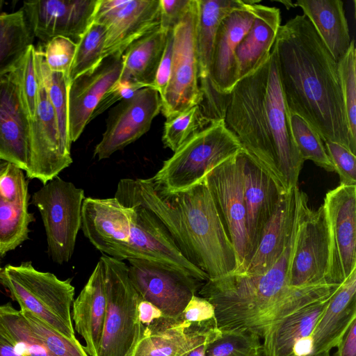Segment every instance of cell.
Returning <instances> with one entry per match:
<instances>
[{"mask_svg": "<svg viewBox=\"0 0 356 356\" xmlns=\"http://www.w3.org/2000/svg\"><path fill=\"white\" fill-rule=\"evenodd\" d=\"M273 47L289 113L302 118L323 142L339 143L355 154L337 61L307 17L297 15L281 25Z\"/></svg>", "mask_w": 356, "mask_h": 356, "instance_id": "cell-1", "label": "cell"}, {"mask_svg": "<svg viewBox=\"0 0 356 356\" xmlns=\"http://www.w3.org/2000/svg\"><path fill=\"white\" fill-rule=\"evenodd\" d=\"M224 120L243 149L282 194L298 186L304 160L291 134L273 47L259 67L236 82Z\"/></svg>", "mask_w": 356, "mask_h": 356, "instance_id": "cell-2", "label": "cell"}, {"mask_svg": "<svg viewBox=\"0 0 356 356\" xmlns=\"http://www.w3.org/2000/svg\"><path fill=\"white\" fill-rule=\"evenodd\" d=\"M115 197L125 207L140 206L163 224L183 256L209 280L237 270L235 250L204 181L168 192L152 178L122 179Z\"/></svg>", "mask_w": 356, "mask_h": 356, "instance_id": "cell-3", "label": "cell"}, {"mask_svg": "<svg viewBox=\"0 0 356 356\" xmlns=\"http://www.w3.org/2000/svg\"><path fill=\"white\" fill-rule=\"evenodd\" d=\"M300 214V198L296 195L290 240L268 270L259 275L232 273L203 284L198 293L213 306L219 330H249L262 339L267 330L282 318L337 289L339 284L328 283L300 287L288 284Z\"/></svg>", "mask_w": 356, "mask_h": 356, "instance_id": "cell-4", "label": "cell"}, {"mask_svg": "<svg viewBox=\"0 0 356 356\" xmlns=\"http://www.w3.org/2000/svg\"><path fill=\"white\" fill-rule=\"evenodd\" d=\"M0 283L19 304L20 310L30 312L64 337L76 339L71 314L74 300L71 279L61 280L25 261L1 269Z\"/></svg>", "mask_w": 356, "mask_h": 356, "instance_id": "cell-5", "label": "cell"}, {"mask_svg": "<svg viewBox=\"0 0 356 356\" xmlns=\"http://www.w3.org/2000/svg\"><path fill=\"white\" fill-rule=\"evenodd\" d=\"M242 149L225 120H215L186 141L152 179L166 191H182L202 181L210 170Z\"/></svg>", "mask_w": 356, "mask_h": 356, "instance_id": "cell-6", "label": "cell"}, {"mask_svg": "<svg viewBox=\"0 0 356 356\" xmlns=\"http://www.w3.org/2000/svg\"><path fill=\"white\" fill-rule=\"evenodd\" d=\"M106 308L98 356H133L145 327L138 317L141 298L132 285L128 265L104 254Z\"/></svg>", "mask_w": 356, "mask_h": 356, "instance_id": "cell-7", "label": "cell"}, {"mask_svg": "<svg viewBox=\"0 0 356 356\" xmlns=\"http://www.w3.org/2000/svg\"><path fill=\"white\" fill-rule=\"evenodd\" d=\"M84 198L82 188L58 176L32 196L44 224L49 254L58 264L67 262L74 253Z\"/></svg>", "mask_w": 356, "mask_h": 356, "instance_id": "cell-8", "label": "cell"}, {"mask_svg": "<svg viewBox=\"0 0 356 356\" xmlns=\"http://www.w3.org/2000/svg\"><path fill=\"white\" fill-rule=\"evenodd\" d=\"M197 15V1L191 0L184 16L173 29L171 74L160 97L161 111L166 120L200 106L202 101L195 43Z\"/></svg>", "mask_w": 356, "mask_h": 356, "instance_id": "cell-9", "label": "cell"}, {"mask_svg": "<svg viewBox=\"0 0 356 356\" xmlns=\"http://www.w3.org/2000/svg\"><path fill=\"white\" fill-rule=\"evenodd\" d=\"M130 281L143 300L156 307L165 318H180L204 282L165 263L128 259Z\"/></svg>", "mask_w": 356, "mask_h": 356, "instance_id": "cell-10", "label": "cell"}, {"mask_svg": "<svg viewBox=\"0 0 356 356\" xmlns=\"http://www.w3.org/2000/svg\"><path fill=\"white\" fill-rule=\"evenodd\" d=\"M259 3L250 0L227 15L218 28L210 68L211 101L204 116L207 123L225 118L228 97L236 84V50L253 23Z\"/></svg>", "mask_w": 356, "mask_h": 356, "instance_id": "cell-11", "label": "cell"}, {"mask_svg": "<svg viewBox=\"0 0 356 356\" xmlns=\"http://www.w3.org/2000/svg\"><path fill=\"white\" fill-rule=\"evenodd\" d=\"M322 204L328 243L325 280L341 284L356 269V185L339 184Z\"/></svg>", "mask_w": 356, "mask_h": 356, "instance_id": "cell-12", "label": "cell"}, {"mask_svg": "<svg viewBox=\"0 0 356 356\" xmlns=\"http://www.w3.org/2000/svg\"><path fill=\"white\" fill-rule=\"evenodd\" d=\"M242 151L213 168L204 179L235 250L238 259L235 272L243 267L247 248Z\"/></svg>", "mask_w": 356, "mask_h": 356, "instance_id": "cell-13", "label": "cell"}, {"mask_svg": "<svg viewBox=\"0 0 356 356\" xmlns=\"http://www.w3.org/2000/svg\"><path fill=\"white\" fill-rule=\"evenodd\" d=\"M92 22L106 28L103 58L122 56L132 43L160 26V0H98Z\"/></svg>", "mask_w": 356, "mask_h": 356, "instance_id": "cell-14", "label": "cell"}, {"mask_svg": "<svg viewBox=\"0 0 356 356\" xmlns=\"http://www.w3.org/2000/svg\"><path fill=\"white\" fill-rule=\"evenodd\" d=\"M300 200V219L289 269L288 284L292 287L327 283L328 243L323 207L310 208L302 190Z\"/></svg>", "mask_w": 356, "mask_h": 356, "instance_id": "cell-15", "label": "cell"}, {"mask_svg": "<svg viewBox=\"0 0 356 356\" xmlns=\"http://www.w3.org/2000/svg\"><path fill=\"white\" fill-rule=\"evenodd\" d=\"M131 208L129 239L118 250L113 258L162 262L175 266L203 282L209 280L204 272L183 256L169 232L152 211L140 206Z\"/></svg>", "mask_w": 356, "mask_h": 356, "instance_id": "cell-16", "label": "cell"}, {"mask_svg": "<svg viewBox=\"0 0 356 356\" xmlns=\"http://www.w3.org/2000/svg\"><path fill=\"white\" fill-rule=\"evenodd\" d=\"M161 109L159 93L152 87L138 90L111 111L102 138L94 150L99 160L109 158L149 131Z\"/></svg>", "mask_w": 356, "mask_h": 356, "instance_id": "cell-17", "label": "cell"}, {"mask_svg": "<svg viewBox=\"0 0 356 356\" xmlns=\"http://www.w3.org/2000/svg\"><path fill=\"white\" fill-rule=\"evenodd\" d=\"M35 66L39 97L35 115L31 120L30 152L26 174L29 179H38L44 185L67 168L72 159L62 148L56 115L36 63Z\"/></svg>", "mask_w": 356, "mask_h": 356, "instance_id": "cell-18", "label": "cell"}, {"mask_svg": "<svg viewBox=\"0 0 356 356\" xmlns=\"http://www.w3.org/2000/svg\"><path fill=\"white\" fill-rule=\"evenodd\" d=\"M98 0L25 1L21 8L34 38L43 44L56 37L77 43L92 23Z\"/></svg>", "mask_w": 356, "mask_h": 356, "instance_id": "cell-19", "label": "cell"}, {"mask_svg": "<svg viewBox=\"0 0 356 356\" xmlns=\"http://www.w3.org/2000/svg\"><path fill=\"white\" fill-rule=\"evenodd\" d=\"M122 58H105L94 70L80 75L68 84V128L71 142H75L104 94L119 80Z\"/></svg>", "mask_w": 356, "mask_h": 356, "instance_id": "cell-20", "label": "cell"}, {"mask_svg": "<svg viewBox=\"0 0 356 356\" xmlns=\"http://www.w3.org/2000/svg\"><path fill=\"white\" fill-rule=\"evenodd\" d=\"M31 118L13 71L0 75V160L26 171L30 152Z\"/></svg>", "mask_w": 356, "mask_h": 356, "instance_id": "cell-21", "label": "cell"}, {"mask_svg": "<svg viewBox=\"0 0 356 356\" xmlns=\"http://www.w3.org/2000/svg\"><path fill=\"white\" fill-rule=\"evenodd\" d=\"M133 209L115 197H85L81 207V228L84 236L103 254L113 257L130 236Z\"/></svg>", "mask_w": 356, "mask_h": 356, "instance_id": "cell-22", "label": "cell"}, {"mask_svg": "<svg viewBox=\"0 0 356 356\" xmlns=\"http://www.w3.org/2000/svg\"><path fill=\"white\" fill-rule=\"evenodd\" d=\"M242 162L247 248L243 267L236 273L241 272L246 266L259 243L264 228L276 210L282 195L272 179L243 149Z\"/></svg>", "mask_w": 356, "mask_h": 356, "instance_id": "cell-23", "label": "cell"}, {"mask_svg": "<svg viewBox=\"0 0 356 356\" xmlns=\"http://www.w3.org/2000/svg\"><path fill=\"white\" fill-rule=\"evenodd\" d=\"M332 295L307 305L271 325L261 339L264 356L313 354L312 333Z\"/></svg>", "mask_w": 356, "mask_h": 356, "instance_id": "cell-24", "label": "cell"}, {"mask_svg": "<svg viewBox=\"0 0 356 356\" xmlns=\"http://www.w3.org/2000/svg\"><path fill=\"white\" fill-rule=\"evenodd\" d=\"M216 321L190 323L163 316L145 326L133 356H181L200 341L220 333Z\"/></svg>", "mask_w": 356, "mask_h": 356, "instance_id": "cell-25", "label": "cell"}, {"mask_svg": "<svg viewBox=\"0 0 356 356\" xmlns=\"http://www.w3.org/2000/svg\"><path fill=\"white\" fill-rule=\"evenodd\" d=\"M198 15L195 43L199 86L202 101L199 106L204 118L211 101L210 68L216 33L222 21L250 0H197Z\"/></svg>", "mask_w": 356, "mask_h": 356, "instance_id": "cell-26", "label": "cell"}, {"mask_svg": "<svg viewBox=\"0 0 356 356\" xmlns=\"http://www.w3.org/2000/svg\"><path fill=\"white\" fill-rule=\"evenodd\" d=\"M106 308L104 270L99 259L87 283L72 303L74 329L85 341L89 356H98Z\"/></svg>", "mask_w": 356, "mask_h": 356, "instance_id": "cell-27", "label": "cell"}, {"mask_svg": "<svg viewBox=\"0 0 356 356\" xmlns=\"http://www.w3.org/2000/svg\"><path fill=\"white\" fill-rule=\"evenodd\" d=\"M297 187L282 195L276 210L264 228L254 252L245 268L239 273L261 274L268 270L281 256L293 230Z\"/></svg>", "mask_w": 356, "mask_h": 356, "instance_id": "cell-28", "label": "cell"}, {"mask_svg": "<svg viewBox=\"0 0 356 356\" xmlns=\"http://www.w3.org/2000/svg\"><path fill=\"white\" fill-rule=\"evenodd\" d=\"M356 269L331 296L314 329L313 353L330 351L340 342L356 319Z\"/></svg>", "mask_w": 356, "mask_h": 356, "instance_id": "cell-29", "label": "cell"}, {"mask_svg": "<svg viewBox=\"0 0 356 356\" xmlns=\"http://www.w3.org/2000/svg\"><path fill=\"white\" fill-rule=\"evenodd\" d=\"M281 26L280 10L257 3L253 23L235 53L236 83L264 62L270 55Z\"/></svg>", "mask_w": 356, "mask_h": 356, "instance_id": "cell-30", "label": "cell"}, {"mask_svg": "<svg viewBox=\"0 0 356 356\" xmlns=\"http://www.w3.org/2000/svg\"><path fill=\"white\" fill-rule=\"evenodd\" d=\"M303 14L312 24L334 58L338 61L348 51L351 38L343 2L341 0H298Z\"/></svg>", "mask_w": 356, "mask_h": 356, "instance_id": "cell-31", "label": "cell"}, {"mask_svg": "<svg viewBox=\"0 0 356 356\" xmlns=\"http://www.w3.org/2000/svg\"><path fill=\"white\" fill-rule=\"evenodd\" d=\"M168 31L159 26L132 43L122 56V69L119 79L153 88Z\"/></svg>", "mask_w": 356, "mask_h": 356, "instance_id": "cell-32", "label": "cell"}, {"mask_svg": "<svg viewBox=\"0 0 356 356\" xmlns=\"http://www.w3.org/2000/svg\"><path fill=\"white\" fill-rule=\"evenodd\" d=\"M34 38L21 8L0 14V75L14 70Z\"/></svg>", "mask_w": 356, "mask_h": 356, "instance_id": "cell-33", "label": "cell"}, {"mask_svg": "<svg viewBox=\"0 0 356 356\" xmlns=\"http://www.w3.org/2000/svg\"><path fill=\"white\" fill-rule=\"evenodd\" d=\"M35 63L54 108L63 149L70 154L67 108V75L49 70L44 58L43 46L35 49Z\"/></svg>", "mask_w": 356, "mask_h": 356, "instance_id": "cell-34", "label": "cell"}, {"mask_svg": "<svg viewBox=\"0 0 356 356\" xmlns=\"http://www.w3.org/2000/svg\"><path fill=\"white\" fill-rule=\"evenodd\" d=\"M0 337L22 356H54L32 331L20 310L10 302L0 305Z\"/></svg>", "mask_w": 356, "mask_h": 356, "instance_id": "cell-35", "label": "cell"}, {"mask_svg": "<svg viewBox=\"0 0 356 356\" xmlns=\"http://www.w3.org/2000/svg\"><path fill=\"white\" fill-rule=\"evenodd\" d=\"M34 219L27 207L12 204L0 197V256L29 238V225Z\"/></svg>", "mask_w": 356, "mask_h": 356, "instance_id": "cell-36", "label": "cell"}, {"mask_svg": "<svg viewBox=\"0 0 356 356\" xmlns=\"http://www.w3.org/2000/svg\"><path fill=\"white\" fill-rule=\"evenodd\" d=\"M105 38V26L92 22L76 43V53L68 73V83L99 65L104 59Z\"/></svg>", "mask_w": 356, "mask_h": 356, "instance_id": "cell-37", "label": "cell"}, {"mask_svg": "<svg viewBox=\"0 0 356 356\" xmlns=\"http://www.w3.org/2000/svg\"><path fill=\"white\" fill-rule=\"evenodd\" d=\"M289 121L293 138L304 161L309 160L327 171H334L319 134L297 114L289 113Z\"/></svg>", "mask_w": 356, "mask_h": 356, "instance_id": "cell-38", "label": "cell"}, {"mask_svg": "<svg viewBox=\"0 0 356 356\" xmlns=\"http://www.w3.org/2000/svg\"><path fill=\"white\" fill-rule=\"evenodd\" d=\"M261 337L249 330H224L207 346L205 356H264Z\"/></svg>", "mask_w": 356, "mask_h": 356, "instance_id": "cell-39", "label": "cell"}, {"mask_svg": "<svg viewBox=\"0 0 356 356\" xmlns=\"http://www.w3.org/2000/svg\"><path fill=\"white\" fill-rule=\"evenodd\" d=\"M200 108L195 106L166 120L162 136L165 147L177 151L186 141L198 131L206 127Z\"/></svg>", "mask_w": 356, "mask_h": 356, "instance_id": "cell-40", "label": "cell"}, {"mask_svg": "<svg viewBox=\"0 0 356 356\" xmlns=\"http://www.w3.org/2000/svg\"><path fill=\"white\" fill-rule=\"evenodd\" d=\"M345 112L352 138L356 140V50L354 40L337 61Z\"/></svg>", "mask_w": 356, "mask_h": 356, "instance_id": "cell-41", "label": "cell"}, {"mask_svg": "<svg viewBox=\"0 0 356 356\" xmlns=\"http://www.w3.org/2000/svg\"><path fill=\"white\" fill-rule=\"evenodd\" d=\"M35 48L30 45L13 70L23 104L33 118L39 97V80L35 66Z\"/></svg>", "mask_w": 356, "mask_h": 356, "instance_id": "cell-42", "label": "cell"}, {"mask_svg": "<svg viewBox=\"0 0 356 356\" xmlns=\"http://www.w3.org/2000/svg\"><path fill=\"white\" fill-rule=\"evenodd\" d=\"M20 312L32 331L54 356H89L78 339L64 337L27 311Z\"/></svg>", "mask_w": 356, "mask_h": 356, "instance_id": "cell-43", "label": "cell"}, {"mask_svg": "<svg viewBox=\"0 0 356 356\" xmlns=\"http://www.w3.org/2000/svg\"><path fill=\"white\" fill-rule=\"evenodd\" d=\"M77 44L65 37H56L43 45L45 63L49 70L67 75L76 53Z\"/></svg>", "mask_w": 356, "mask_h": 356, "instance_id": "cell-44", "label": "cell"}, {"mask_svg": "<svg viewBox=\"0 0 356 356\" xmlns=\"http://www.w3.org/2000/svg\"><path fill=\"white\" fill-rule=\"evenodd\" d=\"M0 197L12 204L28 207V188L23 170L13 163H8L0 176Z\"/></svg>", "mask_w": 356, "mask_h": 356, "instance_id": "cell-45", "label": "cell"}, {"mask_svg": "<svg viewBox=\"0 0 356 356\" xmlns=\"http://www.w3.org/2000/svg\"><path fill=\"white\" fill-rule=\"evenodd\" d=\"M324 145L334 170L339 175L340 184L356 185V156L344 145L324 141Z\"/></svg>", "mask_w": 356, "mask_h": 356, "instance_id": "cell-46", "label": "cell"}, {"mask_svg": "<svg viewBox=\"0 0 356 356\" xmlns=\"http://www.w3.org/2000/svg\"><path fill=\"white\" fill-rule=\"evenodd\" d=\"M147 86L127 80H118L103 96L95 108L90 121L118 102L132 97L138 90Z\"/></svg>", "mask_w": 356, "mask_h": 356, "instance_id": "cell-47", "label": "cell"}, {"mask_svg": "<svg viewBox=\"0 0 356 356\" xmlns=\"http://www.w3.org/2000/svg\"><path fill=\"white\" fill-rule=\"evenodd\" d=\"M181 317L190 323H204L216 320L215 309L207 299L195 295L185 307Z\"/></svg>", "mask_w": 356, "mask_h": 356, "instance_id": "cell-48", "label": "cell"}, {"mask_svg": "<svg viewBox=\"0 0 356 356\" xmlns=\"http://www.w3.org/2000/svg\"><path fill=\"white\" fill-rule=\"evenodd\" d=\"M191 0H160V26L173 30L186 13Z\"/></svg>", "mask_w": 356, "mask_h": 356, "instance_id": "cell-49", "label": "cell"}, {"mask_svg": "<svg viewBox=\"0 0 356 356\" xmlns=\"http://www.w3.org/2000/svg\"><path fill=\"white\" fill-rule=\"evenodd\" d=\"M173 30L168 31L165 51L159 65L153 88L162 96L168 86L172 68Z\"/></svg>", "mask_w": 356, "mask_h": 356, "instance_id": "cell-50", "label": "cell"}, {"mask_svg": "<svg viewBox=\"0 0 356 356\" xmlns=\"http://www.w3.org/2000/svg\"><path fill=\"white\" fill-rule=\"evenodd\" d=\"M334 356H356V319H355L340 342Z\"/></svg>", "mask_w": 356, "mask_h": 356, "instance_id": "cell-51", "label": "cell"}, {"mask_svg": "<svg viewBox=\"0 0 356 356\" xmlns=\"http://www.w3.org/2000/svg\"><path fill=\"white\" fill-rule=\"evenodd\" d=\"M162 316V313L156 307L141 299L138 305V317L144 327L149 325Z\"/></svg>", "mask_w": 356, "mask_h": 356, "instance_id": "cell-52", "label": "cell"}, {"mask_svg": "<svg viewBox=\"0 0 356 356\" xmlns=\"http://www.w3.org/2000/svg\"><path fill=\"white\" fill-rule=\"evenodd\" d=\"M220 334L221 332L217 334L203 339L181 356H205L207 346L209 343L216 339Z\"/></svg>", "mask_w": 356, "mask_h": 356, "instance_id": "cell-53", "label": "cell"}, {"mask_svg": "<svg viewBox=\"0 0 356 356\" xmlns=\"http://www.w3.org/2000/svg\"><path fill=\"white\" fill-rule=\"evenodd\" d=\"M0 356H22L7 341L0 337Z\"/></svg>", "mask_w": 356, "mask_h": 356, "instance_id": "cell-54", "label": "cell"}, {"mask_svg": "<svg viewBox=\"0 0 356 356\" xmlns=\"http://www.w3.org/2000/svg\"><path fill=\"white\" fill-rule=\"evenodd\" d=\"M8 165V162L0 160V176L4 172Z\"/></svg>", "mask_w": 356, "mask_h": 356, "instance_id": "cell-55", "label": "cell"}, {"mask_svg": "<svg viewBox=\"0 0 356 356\" xmlns=\"http://www.w3.org/2000/svg\"><path fill=\"white\" fill-rule=\"evenodd\" d=\"M277 1V2L279 1L282 3H283L286 7L287 9L296 7L295 3H293L291 1Z\"/></svg>", "mask_w": 356, "mask_h": 356, "instance_id": "cell-56", "label": "cell"}, {"mask_svg": "<svg viewBox=\"0 0 356 356\" xmlns=\"http://www.w3.org/2000/svg\"><path fill=\"white\" fill-rule=\"evenodd\" d=\"M309 356H330V351H323L320 353H313Z\"/></svg>", "mask_w": 356, "mask_h": 356, "instance_id": "cell-57", "label": "cell"}, {"mask_svg": "<svg viewBox=\"0 0 356 356\" xmlns=\"http://www.w3.org/2000/svg\"><path fill=\"white\" fill-rule=\"evenodd\" d=\"M3 3H4L3 1H0V14H1V8H2V7H3Z\"/></svg>", "mask_w": 356, "mask_h": 356, "instance_id": "cell-58", "label": "cell"}, {"mask_svg": "<svg viewBox=\"0 0 356 356\" xmlns=\"http://www.w3.org/2000/svg\"><path fill=\"white\" fill-rule=\"evenodd\" d=\"M1 268H0V272H1Z\"/></svg>", "mask_w": 356, "mask_h": 356, "instance_id": "cell-59", "label": "cell"}]
</instances>
